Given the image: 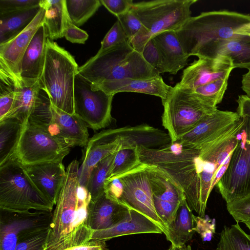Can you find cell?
Instances as JSON below:
<instances>
[{
	"label": "cell",
	"mask_w": 250,
	"mask_h": 250,
	"mask_svg": "<svg viewBox=\"0 0 250 250\" xmlns=\"http://www.w3.org/2000/svg\"><path fill=\"white\" fill-rule=\"evenodd\" d=\"M243 124L240 117L221 136L200 145L187 146L176 141L150 149L146 163L167 173L183 190L191 209L204 218L214 176L236 147V134Z\"/></svg>",
	"instance_id": "6da1fadb"
},
{
	"label": "cell",
	"mask_w": 250,
	"mask_h": 250,
	"mask_svg": "<svg viewBox=\"0 0 250 250\" xmlns=\"http://www.w3.org/2000/svg\"><path fill=\"white\" fill-rule=\"evenodd\" d=\"M79 163L72 161L52 212L46 242L42 250H65L91 240L94 232L88 225L91 196L79 185Z\"/></svg>",
	"instance_id": "7a4b0ae2"
},
{
	"label": "cell",
	"mask_w": 250,
	"mask_h": 250,
	"mask_svg": "<svg viewBox=\"0 0 250 250\" xmlns=\"http://www.w3.org/2000/svg\"><path fill=\"white\" fill-rule=\"evenodd\" d=\"M249 22L250 14L211 11L191 17L175 31L185 52L189 57L197 56L212 42L234 36L238 29Z\"/></svg>",
	"instance_id": "3957f363"
},
{
	"label": "cell",
	"mask_w": 250,
	"mask_h": 250,
	"mask_svg": "<svg viewBox=\"0 0 250 250\" xmlns=\"http://www.w3.org/2000/svg\"><path fill=\"white\" fill-rule=\"evenodd\" d=\"M78 68L68 52L47 38L40 88L47 93L53 104L71 114H75L74 88Z\"/></svg>",
	"instance_id": "277c9868"
},
{
	"label": "cell",
	"mask_w": 250,
	"mask_h": 250,
	"mask_svg": "<svg viewBox=\"0 0 250 250\" xmlns=\"http://www.w3.org/2000/svg\"><path fill=\"white\" fill-rule=\"evenodd\" d=\"M233 68L231 60L226 56L199 58L184 70L178 84L189 89L205 105L217 108L223 99Z\"/></svg>",
	"instance_id": "5b68a950"
},
{
	"label": "cell",
	"mask_w": 250,
	"mask_h": 250,
	"mask_svg": "<svg viewBox=\"0 0 250 250\" xmlns=\"http://www.w3.org/2000/svg\"><path fill=\"white\" fill-rule=\"evenodd\" d=\"M54 205L36 188L24 166L13 158L0 166V208L13 212H52Z\"/></svg>",
	"instance_id": "8992f818"
},
{
	"label": "cell",
	"mask_w": 250,
	"mask_h": 250,
	"mask_svg": "<svg viewBox=\"0 0 250 250\" xmlns=\"http://www.w3.org/2000/svg\"><path fill=\"white\" fill-rule=\"evenodd\" d=\"M162 102V125L168 131L171 143L190 131L217 108L205 105L189 89L181 87L178 83Z\"/></svg>",
	"instance_id": "52a82bcc"
},
{
	"label": "cell",
	"mask_w": 250,
	"mask_h": 250,
	"mask_svg": "<svg viewBox=\"0 0 250 250\" xmlns=\"http://www.w3.org/2000/svg\"><path fill=\"white\" fill-rule=\"evenodd\" d=\"M242 117L237 145L226 171L215 186L227 204L250 194V118Z\"/></svg>",
	"instance_id": "ba28073f"
},
{
	"label": "cell",
	"mask_w": 250,
	"mask_h": 250,
	"mask_svg": "<svg viewBox=\"0 0 250 250\" xmlns=\"http://www.w3.org/2000/svg\"><path fill=\"white\" fill-rule=\"evenodd\" d=\"M70 150V147L51 134L47 128L27 123L23 126L10 158L15 159L23 166L62 162Z\"/></svg>",
	"instance_id": "9c48e42d"
},
{
	"label": "cell",
	"mask_w": 250,
	"mask_h": 250,
	"mask_svg": "<svg viewBox=\"0 0 250 250\" xmlns=\"http://www.w3.org/2000/svg\"><path fill=\"white\" fill-rule=\"evenodd\" d=\"M197 0H154L133 3L131 11L152 34L176 31L191 16Z\"/></svg>",
	"instance_id": "30bf717a"
},
{
	"label": "cell",
	"mask_w": 250,
	"mask_h": 250,
	"mask_svg": "<svg viewBox=\"0 0 250 250\" xmlns=\"http://www.w3.org/2000/svg\"><path fill=\"white\" fill-rule=\"evenodd\" d=\"M113 95L93 89L89 82L78 73L75 78V114L87 127L96 130L109 126L114 120L111 116Z\"/></svg>",
	"instance_id": "8fae6325"
},
{
	"label": "cell",
	"mask_w": 250,
	"mask_h": 250,
	"mask_svg": "<svg viewBox=\"0 0 250 250\" xmlns=\"http://www.w3.org/2000/svg\"><path fill=\"white\" fill-rule=\"evenodd\" d=\"M0 212V250H15L19 242L48 229L52 215L40 210Z\"/></svg>",
	"instance_id": "7c38bea8"
},
{
	"label": "cell",
	"mask_w": 250,
	"mask_h": 250,
	"mask_svg": "<svg viewBox=\"0 0 250 250\" xmlns=\"http://www.w3.org/2000/svg\"><path fill=\"white\" fill-rule=\"evenodd\" d=\"M142 163L120 177L124 190L120 201L131 208L141 212L152 220L163 230L166 227L158 216L154 205L153 194L146 170Z\"/></svg>",
	"instance_id": "4fadbf2b"
},
{
	"label": "cell",
	"mask_w": 250,
	"mask_h": 250,
	"mask_svg": "<svg viewBox=\"0 0 250 250\" xmlns=\"http://www.w3.org/2000/svg\"><path fill=\"white\" fill-rule=\"evenodd\" d=\"M146 165L155 208L166 229L186 197L181 188L167 173L156 166Z\"/></svg>",
	"instance_id": "5bb4252c"
},
{
	"label": "cell",
	"mask_w": 250,
	"mask_h": 250,
	"mask_svg": "<svg viewBox=\"0 0 250 250\" xmlns=\"http://www.w3.org/2000/svg\"><path fill=\"white\" fill-rule=\"evenodd\" d=\"M45 10H40L31 23L19 34L0 44V68L20 79V70L24 54L39 27L44 24Z\"/></svg>",
	"instance_id": "9a60e30c"
},
{
	"label": "cell",
	"mask_w": 250,
	"mask_h": 250,
	"mask_svg": "<svg viewBox=\"0 0 250 250\" xmlns=\"http://www.w3.org/2000/svg\"><path fill=\"white\" fill-rule=\"evenodd\" d=\"M240 118L236 112L216 108L176 141L187 146H198L208 142L228 131Z\"/></svg>",
	"instance_id": "2e32d148"
},
{
	"label": "cell",
	"mask_w": 250,
	"mask_h": 250,
	"mask_svg": "<svg viewBox=\"0 0 250 250\" xmlns=\"http://www.w3.org/2000/svg\"><path fill=\"white\" fill-rule=\"evenodd\" d=\"M104 131L109 140H119L120 149L139 146L157 149L171 143L168 134L146 124Z\"/></svg>",
	"instance_id": "e0dca14e"
},
{
	"label": "cell",
	"mask_w": 250,
	"mask_h": 250,
	"mask_svg": "<svg viewBox=\"0 0 250 250\" xmlns=\"http://www.w3.org/2000/svg\"><path fill=\"white\" fill-rule=\"evenodd\" d=\"M49 132L69 147L85 146L89 139L87 127L76 114L68 113L51 102Z\"/></svg>",
	"instance_id": "ac0fdd59"
},
{
	"label": "cell",
	"mask_w": 250,
	"mask_h": 250,
	"mask_svg": "<svg viewBox=\"0 0 250 250\" xmlns=\"http://www.w3.org/2000/svg\"><path fill=\"white\" fill-rule=\"evenodd\" d=\"M24 167L36 188L55 206L66 175L62 163H48Z\"/></svg>",
	"instance_id": "d6986e66"
},
{
	"label": "cell",
	"mask_w": 250,
	"mask_h": 250,
	"mask_svg": "<svg viewBox=\"0 0 250 250\" xmlns=\"http://www.w3.org/2000/svg\"><path fill=\"white\" fill-rule=\"evenodd\" d=\"M218 56L229 58L234 68L250 70V37L237 35L227 39L216 40L204 48L197 56L214 58Z\"/></svg>",
	"instance_id": "ffe728a7"
},
{
	"label": "cell",
	"mask_w": 250,
	"mask_h": 250,
	"mask_svg": "<svg viewBox=\"0 0 250 250\" xmlns=\"http://www.w3.org/2000/svg\"><path fill=\"white\" fill-rule=\"evenodd\" d=\"M130 209L122 202L108 198L104 193L89 204L88 226L93 231L110 228L126 217Z\"/></svg>",
	"instance_id": "44dd1931"
},
{
	"label": "cell",
	"mask_w": 250,
	"mask_h": 250,
	"mask_svg": "<svg viewBox=\"0 0 250 250\" xmlns=\"http://www.w3.org/2000/svg\"><path fill=\"white\" fill-rule=\"evenodd\" d=\"M162 233V229L152 220L131 208L126 217L112 227L94 231L91 240L106 241L127 235Z\"/></svg>",
	"instance_id": "7402d4cb"
},
{
	"label": "cell",
	"mask_w": 250,
	"mask_h": 250,
	"mask_svg": "<svg viewBox=\"0 0 250 250\" xmlns=\"http://www.w3.org/2000/svg\"><path fill=\"white\" fill-rule=\"evenodd\" d=\"M48 38L44 24L37 30L23 56L20 79L26 83L39 81L45 63Z\"/></svg>",
	"instance_id": "603a6c76"
},
{
	"label": "cell",
	"mask_w": 250,
	"mask_h": 250,
	"mask_svg": "<svg viewBox=\"0 0 250 250\" xmlns=\"http://www.w3.org/2000/svg\"><path fill=\"white\" fill-rule=\"evenodd\" d=\"M152 38L161 56L160 74L175 75L187 65L189 56L185 52L175 31L160 33Z\"/></svg>",
	"instance_id": "cb8c5ba5"
},
{
	"label": "cell",
	"mask_w": 250,
	"mask_h": 250,
	"mask_svg": "<svg viewBox=\"0 0 250 250\" xmlns=\"http://www.w3.org/2000/svg\"><path fill=\"white\" fill-rule=\"evenodd\" d=\"M120 148L119 140H109L106 136L104 130L91 137L85 146L83 163L79 168V185L86 188L93 168L100 161L116 152Z\"/></svg>",
	"instance_id": "d4e9b609"
},
{
	"label": "cell",
	"mask_w": 250,
	"mask_h": 250,
	"mask_svg": "<svg viewBox=\"0 0 250 250\" xmlns=\"http://www.w3.org/2000/svg\"><path fill=\"white\" fill-rule=\"evenodd\" d=\"M172 86L167 84L162 77L148 79H121L106 82L96 88L110 95L121 92H132L151 95L160 97L162 100L167 96Z\"/></svg>",
	"instance_id": "484cf974"
},
{
	"label": "cell",
	"mask_w": 250,
	"mask_h": 250,
	"mask_svg": "<svg viewBox=\"0 0 250 250\" xmlns=\"http://www.w3.org/2000/svg\"><path fill=\"white\" fill-rule=\"evenodd\" d=\"M192 211L186 198L184 199L164 233L171 246H183L192 238L195 231L194 215Z\"/></svg>",
	"instance_id": "4316f807"
},
{
	"label": "cell",
	"mask_w": 250,
	"mask_h": 250,
	"mask_svg": "<svg viewBox=\"0 0 250 250\" xmlns=\"http://www.w3.org/2000/svg\"><path fill=\"white\" fill-rule=\"evenodd\" d=\"M159 74L156 69L146 61L141 53L134 49L102 83L121 79H148L156 77Z\"/></svg>",
	"instance_id": "83f0119b"
},
{
	"label": "cell",
	"mask_w": 250,
	"mask_h": 250,
	"mask_svg": "<svg viewBox=\"0 0 250 250\" xmlns=\"http://www.w3.org/2000/svg\"><path fill=\"white\" fill-rule=\"evenodd\" d=\"M40 90L39 81L26 83L20 79L16 83L13 104L5 118L16 119L25 126L27 124Z\"/></svg>",
	"instance_id": "f1b7e54d"
},
{
	"label": "cell",
	"mask_w": 250,
	"mask_h": 250,
	"mask_svg": "<svg viewBox=\"0 0 250 250\" xmlns=\"http://www.w3.org/2000/svg\"><path fill=\"white\" fill-rule=\"evenodd\" d=\"M40 6L0 15V44L21 32L33 21Z\"/></svg>",
	"instance_id": "f546056e"
},
{
	"label": "cell",
	"mask_w": 250,
	"mask_h": 250,
	"mask_svg": "<svg viewBox=\"0 0 250 250\" xmlns=\"http://www.w3.org/2000/svg\"><path fill=\"white\" fill-rule=\"evenodd\" d=\"M40 6L45 10L44 25L48 38L53 40L64 37L65 0H41Z\"/></svg>",
	"instance_id": "4dcf8cb0"
},
{
	"label": "cell",
	"mask_w": 250,
	"mask_h": 250,
	"mask_svg": "<svg viewBox=\"0 0 250 250\" xmlns=\"http://www.w3.org/2000/svg\"><path fill=\"white\" fill-rule=\"evenodd\" d=\"M23 126L19 121L14 118H5L0 121V166L11 156Z\"/></svg>",
	"instance_id": "1f68e13d"
},
{
	"label": "cell",
	"mask_w": 250,
	"mask_h": 250,
	"mask_svg": "<svg viewBox=\"0 0 250 250\" xmlns=\"http://www.w3.org/2000/svg\"><path fill=\"white\" fill-rule=\"evenodd\" d=\"M216 250H250V234L237 223L230 227L224 226Z\"/></svg>",
	"instance_id": "d6a6232c"
},
{
	"label": "cell",
	"mask_w": 250,
	"mask_h": 250,
	"mask_svg": "<svg viewBox=\"0 0 250 250\" xmlns=\"http://www.w3.org/2000/svg\"><path fill=\"white\" fill-rule=\"evenodd\" d=\"M141 164L137 147L120 149L115 153L106 181L122 176Z\"/></svg>",
	"instance_id": "836d02e7"
},
{
	"label": "cell",
	"mask_w": 250,
	"mask_h": 250,
	"mask_svg": "<svg viewBox=\"0 0 250 250\" xmlns=\"http://www.w3.org/2000/svg\"><path fill=\"white\" fill-rule=\"evenodd\" d=\"M115 153L100 161L92 169L86 187L94 200L104 193V186Z\"/></svg>",
	"instance_id": "e575fe53"
},
{
	"label": "cell",
	"mask_w": 250,
	"mask_h": 250,
	"mask_svg": "<svg viewBox=\"0 0 250 250\" xmlns=\"http://www.w3.org/2000/svg\"><path fill=\"white\" fill-rule=\"evenodd\" d=\"M68 15L77 27L85 22L102 5L100 0H65Z\"/></svg>",
	"instance_id": "d590c367"
},
{
	"label": "cell",
	"mask_w": 250,
	"mask_h": 250,
	"mask_svg": "<svg viewBox=\"0 0 250 250\" xmlns=\"http://www.w3.org/2000/svg\"><path fill=\"white\" fill-rule=\"evenodd\" d=\"M19 80L0 69V121L6 117L12 108L15 100L16 83Z\"/></svg>",
	"instance_id": "8d00e7d4"
},
{
	"label": "cell",
	"mask_w": 250,
	"mask_h": 250,
	"mask_svg": "<svg viewBox=\"0 0 250 250\" xmlns=\"http://www.w3.org/2000/svg\"><path fill=\"white\" fill-rule=\"evenodd\" d=\"M51 101L47 93L41 89L27 123L48 128L51 123Z\"/></svg>",
	"instance_id": "74e56055"
},
{
	"label": "cell",
	"mask_w": 250,
	"mask_h": 250,
	"mask_svg": "<svg viewBox=\"0 0 250 250\" xmlns=\"http://www.w3.org/2000/svg\"><path fill=\"white\" fill-rule=\"evenodd\" d=\"M229 214L237 223L250 220V194L244 198L227 204Z\"/></svg>",
	"instance_id": "f35d334b"
},
{
	"label": "cell",
	"mask_w": 250,
	"mask_h": 250,
	"mask_svg": "<svg viewBox=\"0 0 250 250\" xmlns=\"http://www.w3.org/2000/svg\"><path fill=\"white\" fill-rule=\"evenodd\" d=\"M128 40V38L123 27L117 20L101 42V46L98 52L104 51Z\"/></svg>",
	"instance_id": "ab89813d"
},
{
	"label": "cell",
	"mask_w": 250,
	"mask_h": 250,
	"mask_svg": "<svg viewBox=\"0 0 250 250\" xmlns=\"http://www.w3.org/2000/svg\"><path fill=\"white\" fill-rule=\"evenodd\" d=\"M41 0H0V15L40 6Z\"/></svg>",
	"instance_id": "60d3db41"
},
{
	"label": "cell",
	"mask_w": 250,
	"mask_h": 250,
	"mask_svg": "<svg viewBox=\"0 0 250 250\" xmlns=\"http://www.w3.org/2000/svg\"><path fill=\"white\" fill-rule=\"evenodd\" d=\"M49 228L19 242L15 250H42L47 240Z\"/></svg>",
	"instance_id": "b9f144b4"
},
{
	"label": "cell",
	"mask_w": 250,
	"mask_h": 250,
	"mask_svg": "<svg viewBox=\"0 0 250 250\" xmlns=\"http://www.w3.org/2000/svg\"><path fill=\"white\" fill-rule=\"evenodd\" d=\"M117 18L123 27L128 40L136 35L143 26L140 20L131 10Z\"/></svg>",
	"instance_id": "7bdbcfd3"
},
{
	"label": "cell",
	"mask_w": 250,
	"mask_h": 250,
	"mask_svg": "<svg viewBox=\"0 0 250 250\" xmlns=\"http://www.w3.org/2000/svg\"><path fill=\"white\" fill-rule=\"evenodd\" d=\"M64 37L72 43H84L88 38L87 33L75 25L71 21L67 12L65 17Z\"/></svg>",
	"instance_id": "ee69618b"
},
{
	"label": "cell",
	"mask_w": 250,
	"mask_h": 250,
	"mask_svg": "<svg viewBox=\"0 0 250 250\" xmlns=\"http://www.w3.org/2000/svg\"><path fill=\"white\" fill-rule=\"evenodd\" d=\"M142 55L146 61L159 72L161 62V56L152 38L146 44Z\"/></svg>",
	"instance_id": "f6af8a7d"
},
{
	"label": "cell",
	"mask_w": 250,
	"mask_h": 250,
	"mask_svg": "<svg viewBox=\"0 0 250 250\" xmlns=\"http://www.w3.org/2000/svg\"><path fill=\"white\" fill-rule=\"evenodd\" d=\"M195 230L200 234L204 241H210L215 233V223L205 217L194 216Z\"/></svg>",
	"instance_id": "bcb514c9"
},
{
	"label": "cell",
	"mask_w": 250,
	"mask_h": 250,
	"mask_svg": "<svg viewBox=\"0 0 250 250\" xmlns=\"http://www.w3.org/2000/svg\"><path fill=\"white\" fill-rule=\"evenodd\" d=\"M100 2L117 17L130 10L134 3L132 0H100Z\"/></svg>",
	"instance_id": "7dc6e473"
},
{
	"label": "cell",
	"mask_w": 250,
	"mask_h": 250,
	"mask_svg": "<svg viewBox=\"0 0 250 250\" xmlns=\"http://www.w3.org/2000/svg\"><path fill=\"white\" fill-rule=\"evenodd\" d=\"M104 193L108 198L118 201L120 199L124 190V184L120 177H116L105 181Z\"/></svg>",
	"instance_id": "c3c4849f"
},
{
	"label": "cell",
	"mask_w": 250,
	"mask_h": 250,
	"mask_svg": "<svg viewBox=\"0 0 250 250\" xmlns=\"http://www.w3.org/2000/svg\"><path fill=\"white\" fill-rule=\"evenodd\" d=\"M152 38V34L143 26L129 41L133 49L142 54L146 44Z\"/></svg>",
	"instance_id": "681fc988"
},
{
	"label": "cell",
	"mask_w": 250,
	"mask_h": 250,
	"mask_svg": "<svg viewBox=\"0 0 250 250\" xmlns=\"http://www.w3.org/2000/svg\"><path fill=\"white\" fill-rule=\"evenodd\" d=\"M237 107L236 112L241 117L250 118V97L246 95H240L236 100Z\"/></svg>",
	"instance_id": "f907efd6"
},
{
	"label": "cell",
	"mask_w": 250,
	"mask_h": 250,
	"mask_svg": "<svg viewBox=\"0 0 250 250\" xmlns=\"http://www.w3.org/2000/svg\"><path fill=\"white\" fill-rule=\"evenodd\" d=\"M105 241L104 240H91L83 245L65 250H108Z\"/></svg>",
	"instance_id": "816d5d0a"
},
{
	"label": "cell",
	"mask_w": 250,
	"mask_h": 250,
	"mask_svg": "<svg viewBox=\"0 0 250 250\" xmlns=\"http://www.w3.org/2000/svg\"><path fill=\"white\" fill-rule=\"evenodd\" d=\"M232 153L225 159L217 170L212 182L211 187L212 189L221 179L226 171L229 164Z\"/></svg>",
	"instance_id": "f5cc1de1"
},
{
	"label": "cell",
	"mask_w": 250,
	"mask_h": 250,
	"mask_svg": "<svg viewBox=\"0 0 250 250\" xmlns=\"http://www.w3.org/2000/svg\"><path fill=\"white\" fill-rule=\"evenodd\" d=\"M241 88L245 95L250 97V70L242 76Z\"/></svg>",
	"instance_id": "db71d44e"
},
{
	"label": "cell",
	"mask_w": 250,
	"mask_h": 250,
	"mask_svg": "<svg viewBox=\"0 0 250 250\" xmlns=\"http://www.w3.org/2000/svg\"><path fill=\"white\" fill-rule=\"evenodd\" d=\"M235 34L250 37V22L244 25L238 29L235 32Z\"/></svg>",
	"instance_id": "11a10c76"
},
{
	"label": "cell",
	"mask_w": 250,
	"mask_h": 250,
	"mask_svg": "<svg viewBox=\"0 0 250 250\" xmlns=\"http://www.w3.org/2000/svg\"><path fill=\"white\" fill-rule=\"evenodd\" d=\"M167 250H192L190 246L189 245H184L182 247H175L171 246Z\"/></svg>",
	"instance_id": "9f6ffc18"
},
{
	"label": "cell",
	"mask_w": 250,
	"mask_h": 250,
	"mask_svg": "<svg viewBox=\"0 0 250 250\" xmlns=\"http://www.w3.org/2000/svg\"><path fill=\"white\" fill-rule=\"evenodd\" d=\"M244 223L246 225V226L249 228V230H250V220Z\"/></svg>",
	"instance_id": "6f0895ef"
}]
</instances>
